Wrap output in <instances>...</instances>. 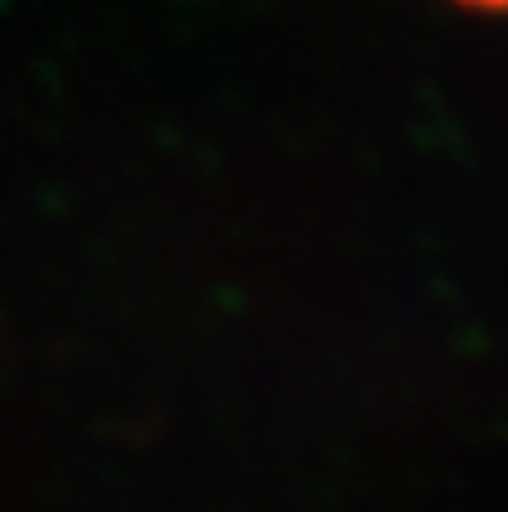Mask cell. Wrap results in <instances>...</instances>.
I'll list each match as a JSON object with an SVG mask.
<instances>
[{
	"instance_id": "1",
	"label": "cell",
	"mask_w": 508,
	"mask_h": 512,
	"mask_svg": "<svg viewBox=\"0 0 508 512\" xmlns=\"http://www.w3.org/2000/svg\"><path fill=\"white\" fill-rule=\"evenodd\" d=\"M464 5H473V9H508V0H464Z\"/></svg>"
}]
</instances>
